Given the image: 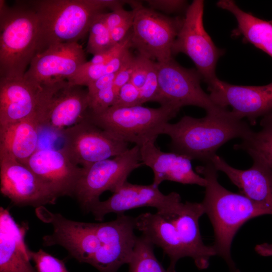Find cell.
Wrapping results in <instances>:
<instances>
[{
	"mask_svg": "<svg viewBox=\"0 0 272 272\" xmlns=\"http://www.w3.org/2000/svg\"><path fill=\"white\" fill-rule=\"evenodd\" d=\"M196 172L207 181L201 203L213 228L216 255L227 264L230 272H240L232 259L231 248L234 237L249 220L264 215H271L265 208L241 193L232 192L218 181V170L211 162L197 166Z\"/></svg>",
	"mask_w": 272,
	"mask_h": 272,
	"instance_id": "1",
	"label": "cell"
},
{
	"mask_svg": "<svg viewBox=\"0 0 272 272\" xmlns=\"http://www.w3.org/2000/svg\"><path fill=\"white\" fill-rule=\"evenodd\" d=\"M252 130L232 111L207 113L200 118L185 115L175 123H166L162 134L171 138L170 149L190 160L211 162L217 150L235 138H246Z\"/></svg>",
	"mask_w": 272,
	"mask_h": 272,
	"instance_id": "2",
	"label": "cell"
},
{
	"mask_svg": "<svg viewBox=\"0 0 272 272\" xmlns=\"http://www.w3.org/2000/svg\"><path fill=\"white\" fill-rule=\"evenodd\" d=\"M38 18L36 54L58 43L78 42L103 10L123 8L125 1L32 0L27 1Z\"/></svg>",
	"mask_w": 272,
	"mask_h": 272,
	"instance_id": "3",
	"label": "cell"
},
{
	"mask_svg": "<svg viewBox=\"0 0 272 272\" xmlns=\"http://www.w3.org/2000/svg\"><path fill=\"white\" fill-rule=\"evenodd\" d=\"M0 78L24 77L36 55V14L27 1L9 7L0 1Z\"/></svg>",
	"mask_w": 272,
	"mask_h": 272,
	"instance_id": "4",
	"label": "cell"
},
{
	"mask_svg": "<svg viewBox=\"0 0 272 272\" xmlns=\"http://www.w3.org/2000/svg\"><path fill=\"white\" fill-rule=\"evenodd\" d=\"M179 110L168 106L157 108L137 105L111 106L99 113L87 112L85 118L118 139L139 147L156 140L164 126Z\"/></svg>",
	"mask_w": 272,
	"mask_h": 272,
	"instance_id": "5",
	"label": "cell"
},
{
	"mask_svg": "<svg viewBox=\"0 0 272 272\" xmlns=\"http://www.w3.org/2000/svg\"><path fill=\"white\" fill-rule=\"evenodd\" d=\"M143 164L140 148L135 145L123 153L95 162L83 168L84 172L77 185L74 197L85 212L100 201L105 191L114 192L127 181L129 174Z\"/></svg>",
	"mask_w": 272,
	"mask_h": 272,
	"instance_id": "6",
	"label": "cell"
},
{
	"mask_svg": "<svg viewBox=\"0 0 272 272\" xmlns=\"http://www.w3.org/2000/svg\"><path fill=\"white\" fill-rule=\"evenodd\" d=\"M132 10L134 17L130 31L132 47L140 54L158 62L172 58L173 45L183 18L168 17L144 7L141 2Z\"/></svg>",
	"mask_w": 272,
	"mask_h": 272,
	"instance_id": "7",
	"label": "cell"
},
{
	"mask_svg": "<svg viewBox=\"0 0 272 272\" xmlns=\"http://www.w3.org/2000/svg\"><path fill=\"white\" fill-rule=\"evenodd\" d=\"M203 9L202 0H194L188 6L172 52L173 55L179 53L187 55L208 84L217 78L216 65L224 51L216 47L204 28Z\"/></svg>",
	"mask_w": 272,
	"mask_h": 272,
	"instance_id": "8",
	"label": "cell"
},
{
	"mask_svg": "<svg viewBox=\"0 0 272 272\" xmlns=\"http://www.w3.org/2000/svg\"><path fill=\"white\" fill-rule=\"evenodd\" d=\"M156 65L160 89L158 102L161 106L180 110L183 106L192 105L204 109L207 113H219L227 109L216 105L209 94L202 90V77L197 71L184 68L173 58L156 62Z\"/></svg>",
	"mask_w": 272,
	"mask_h": 272,
	"instance_id": "9",
	"label": "cell"
},
{
	"mask_svg": "<svg viewBox=\"0 0 272 272\" xmlns=\"http://www.w3.org/2000/svg\"><path fill=\"white\" fill-rule=\"evenodd\" d=\"M62 150L76 165L85 168L126 152L129 143L121 141L84 118L60 131Z\"/></svg>",
	"mask_w": 272,
	"mask_h": 272,
	"instance_id": "10",
	"label": "cell"
},
{
	"mask_svg": "<svg viewBox=\"0 0 272 272\" xmlns=\"http://www.w3.org/2000/svg\"><path fill=\"white\" fill-rule=\"evenodd\" d=\"M35 212L42 222L53 227L52 234L42 238L44 246L60 245L79 262L90 264L100 246L96 223L69 220L44 206L35 208Z\"/></svg>",
	"mask_w": 272,
	"mask_h": 272,
	"instance_id": "11",
	"label": "cell"
},
{
	"mask_svg": "<svg viewBox=\"0 0 272 272\" xmlns=\"http://www.w3.org/2000/svg\"><path fill=\"white\" fill-rule=\"evenodd\" d=\"M135 229V217L124 214L113 221L96 223L100 247L90 264L99 272H118L130 259L138 237Z\"/></svg>",
	"mask_w": 272,
	"mask_h": 272,
	"instance_id": "12",
	"label": "cell"
},
{
	"mask_svg": "<svg viewBox=\"0 0 272 272\" xmlns=\"http://www.w3.org/2000/svg\"><path fill=\"white\" fill-rule=\"evenodd\" d=\"M0 179L2 194L17 206L54 205L58 197L26 165L2 153Z\"/></svg>",
	"mask_w": 272,
	"mask_h": 272,
	"instance_id": "13",
	"label": "cell"
},
{
	"mask_svg": "<svg viewBox=\"0 0 272 272\" xmlns=\"http://www.w3.org/2000/svg\"><path fill=\"white\" fill-rule=\"evenodd\" d=\"M212 101L217 106H228L239 118L246 117L254 125L257 119L272 113V82L261 86H239L218 78L208 84Z\"/></svg>",
	"mask_w": 272,
	"mask_h": 272,
	"instance_id": "14",
	"label": "cell"
},
{
	"mask_svg": "<svg viewBox=\"0 0 272 272\" xmlns=\"http://www.w3.org/2000/svg\"><path fill=\"white\" fill-rule=\"evenodd\" d=\"M53 84L40 85L24 77L0 78V126L40 117Z\"/></svg>",
	"mask_w": 272,
	"mask_h": 272,
	"instance_id": "15",
	"label": "cell"
},
{
	"mask_svg": "<svg viewBox=\"0 0 272 272\" xmlns=\"http://www.w3.org/2000/svg\"><path fill=\"white\" fill-rule=\"evenodd\" d=\"M87 61L78 42L56 44L33 57L24 78L43 85L68 81Z\"/></svg>",
	"mask_w": 272,
	"mask_h": 272,
	"instance_id": "16",
	"label": "cell"
},
{
	"mask_svg": "<svg viewBox=\"0 0 272 272\" xmlns=\"http://www.w3.org/2000/svg\"><path fill=\"white\" fill-rule=\"evenodd\" d=\"M180 200L181 198L179 193L172 192L164 194L153 183L139 185L126 181L107 200H100L94 205L90 212L96 220L102 221L109 213L122 214L126 211L140 207H153L157 212L163 213Z\"/></svg>",
	"mask_w": 272,
	"mask_h": 272,
	"instance_id": "17",
	"label": "cell"
},
{
	"mask_svg": "<svg viewBox=\"0 0 272 272\" xmlns=\"http://www.w3.org/2000/svg\"><path fill=\"white\" fill-rule=\"evenodd\" d=\"M89 105L88 90L81 86L71 85L67 81L57 82L53 86L42 111V126L47 125L60 132L82 121Z\"/></svg>",
	"mask_w": 272,
	"mask_h": 272,
	"instance_id": "18",
	"label": "cell"
},
{
	"mask_svg": "<svg viewBox=\"0 0 272 272\" xmlns=\"http://www.w3.org/2000/svg\"><path fill=\"white\" fill-rule=\"evenodd\" d=\"M59 197L74 196L84 168L75 164L61 149L37 150L24 164Z\"/></svg>",
	"mask_w": 272,
	"mask_h": 272,
	"instance_id": "19",
	"label": "cell"
},
{
	"mask_svg": "<svg viewBox=\"0 0 272 272\" xmlns=\"http://www.w3.org/2000/svg\"><path fill=\"white\" fill-rule=\"evenodd\" d=\"M155 143V141H150L140 147L143 164L154 173L153 184L159 187L168 180L205 187L206 180L193 170L189 158L173 152H163Z\"/></svg>",
	"mask_w": 272,
	"mask_h": 272,
	"instance_id": "20",
	"label": "cell"
},
{
	"mask_svg": "<svg viewBox=\"0 0 272 272\" xmlns=\"http://www.w3.org/2000/svg\"><path fill=\"white\" fill-rule=\"evenodd\" d=\"M27 223L18 224L7 209L0 208V272H37L25 242Z\"/></svg>",
	"mask_w": 272,
	"mask_h": 272,
	"instance_id": "21",
	"label": "cell"
},
{
	"mask_svg": "<svg viewBox=\"0 0 272 272\" xmlns=\"http://www.w3.org/2000/svg\"><path fill=\"white\" fill-rule=\"evenodd\" d=\"M211 162L218 171L227 176L240 193L267 209L272 215V173L266 166L253 161L249 169H238L217 154Z\"/></svg>",
	"mask_w": 272,
	"mask_h": 272,
	"instance_id": "22",
	"label": "cell"
},
{
	"mask_svg": "<svg viewBox=\"0 0 272 272\" xmlns=\"http://www.w3.org/2000/svg\"><path fill=\"white\" fill-rule=\"evenodd\" d=\"M41 126L39 115L1 125L0 153L25 164L37 150Z\"/></svg>",
	"mask_w": 272,
	"mask_h": 272,
	"instance_id": "23",
	"label": "cell"
},
{
	"mask_svg": "<svg viewBox=\"0 0 272 272\" xmlns=\"http://www.w3.org/2000/svg\"><path fill=\"white\" fill-rule=\"evenodd\" d=\"M135 219V229L153 244L160 247L170 259L168 269L176 272L175 266L181 258L186 257L184 250L177 240L171 221L156 212L143 213Z\"/></svg>",
	"mask_w": 272,
	"mask_h": 272,
	"instance_id": "24",
	"label": "cell"
},
{
	"mask_svg": "<svg viewBox=\"0 0 272 272\" xmlns=\"http://www.w3.org/2000/svg\"><path fill=\"white\" fill-rule=\"evenodd\" d=\"M218 7L230 12L236 18L237 27L233 36L242 35L248 42L272 57V21L259 19L251 13L244 12L231 0H221Z\"/></svg>",
	"mask_w": 272,
	"mask_h": 272,
	"instance_id": "25",
	"label": "cell"
},
{
	"mask_svg": "<svg viewBox=\"0 0 272 272\" xmlns=\"http://www.w3.org/2000/svg\"><path fill=\"white\" fill-rule=\"evenodd\" d=\"M260 125V130H252L234 148L246 152L253 161L264 165L272 173V113L263 116Z\"/></svg>",
	"mask_w": 272,
	"mask_h": 272,
	"instance_id": "26",
	"label": "cell"
},
{
	"mask_svg": "<svg viewBox=\"0 0 272 272\" xmlns=\"http://www.w3.org/2000/svg\"><path fill=\"white\" fill-rule=\"evenodd\" d=\"M131 53L127 50L109 61L100 64H91L87 61L75 76L67 81L71 85L86 86L97 79L117 73Z\"/></svg>",
	"mask_w": 272,
	"mask_h": 272,
	"instance_id": "27",
	"label": "cell"
},
{
	"mask_svg": "<svg viewBox=\"0 0 272 272\" xmlns=\"http://www.w3.org/2000/svg\"><path fill=\"white\" fill-rule=\"evenodd\" d=\"M154 244L145 236L137 237L128 272H172L165 269L154 252Z\"/></svg>",
	"mask_w": 272,
	"mask_h": 272,
	"instance_id": "28",
	"label": "cell"
},
{
	"mask_svg": "<svg viewBox=\"0 0 272 272\" xmlns=\"http://www.w3.org/2000/svg\"><path fill=\"white\" fill-rule=\"evenodd\" d=\"M102 14L101 13L96 17L89 30L87 51L93 55L105 51L114 45Z\"/></svg>",
	"mask_w": 272,
	"mask_h": 272,
	"instance_id": "29",
	"label": "cell"
},
{
	"mask_svg": "<svg viewBox=\"0 0 272 272\" xmlns=\"http://www.w3.org/2000/svg\"><path fill=\"white\" fill-rule=\"evenodd\" d=\"M29 256L35 263L37 272H69L63 261L42 249L37 251L29 249Z\"/></svg>",
	"mask_w": 272,
	"mask_h": 272,
	"instance_id": "30",
	"label": "cell"
},
{
	"mask_svg": "<svg viewBox=\"0 0 272 272\" xmlns=\"http://www.w3.org/2000/svg\"><path fill=\"white\" fill-rule=\"evenodd\" d=\"M142 104L149 101H158L160 89L156 62L149 60L145 83L140 89Z\"/></svg>",
	"mask_w": 272,
	"mask_h": 272,
	"instance_id": "31",
	"label": "cell"
},
{
	"mask_svg": "<svg viewBox=\"0 0 272 272\" xmlns=\"http://www.w3.org/2000/svg\"><path fill=\"white\" fill-rule=\"evenodd\" d=\"M117 94L113 86L89 96V111L94 113H101L115 103Z\"/></svg>",
	"mask_w": 272,
	"mask_h": 272,
	"instance_id": "32",
	"label": "cell"
},
{
	"mask_svg": "<svg viewBox=\"0 0 272 272\" xmlns=\"http://www.w3.org/2000/svg\"><path fill=\"white\" fill-rule=\"evenodd\" d=\"M137 105H142L140 89L129 82L120 89L112 106L131 107Z\"/></svg>",
	"mask_w": 272,
	"mask_h": 272,
	"instance_id": "33",
	"label": "cell"
},
{
	"mask_svg": "<svg viewBox=\"0 0 272 272\" xmlns=\"http://www.w3.org/2000/svg\"><path fill=\"white\" fill-rule=\"evenodd\" d=\"M137 62L136 56L131 53L116 73L113 87L118 95L120 89L130 82L134 70Z\"/></svg>",
	"mask_w": 272,
	"mask_h": 272,
	"instance_id": "34",
	"label": "cell"
},
{
	"mask_svg": "<svg viewBox=\"0 0 272 272\" xmlns=\"http://www.w3.org/2000/svg\"><path fill=\"white\" fill-rule=\"evenodd\" d=\"M102 18L109 31L124 23L133 19V10L126 11L123 8L118 9L110 13H102Z\"/></svg>",
	"mask_w": 272,
	"mask_h": 272,
	"instance_id": "35",
	"label": "cell"
},
{
	"mask_svg": "<svg viewBox=\"0 0 272 272\" xmlns=\"http://www.w3.org/2000/svg\"><path fill=\"white\" fill-rule=\"evenodd\" d=\"M136 65L130 82L140 89L144 85L146 79L149 59L140 54L136 56Z\"/></svg>",
	"mask_w": 272,
	"mask_h": 272,
	"instance_id": "36",
	"label": "cell"
},
{
	"mask_svg": "<svg viewBox=\"0 0 272 272\" xmlns=\"http://www.w3.org/2000/svg\"><path fill=\"white\" fill-rule=\"evenodd\" d=\"M151 9L165 13H174L183 9L186 1L181 0H148L146 1Z\"/></svg>",
	"mask_w": 272,
	"mask_h": 272,
	"instance_id": "37",
	"label": "cell"
},
{
	"mask_svg": "<svg viewBox=\"0 0 272 272\" xmlns=\"http://www.w3.org/2000/svg\"><path fill=\"white\" fill-rule=\"evenodd\" d=\"M116 73L103 76L91 82L87 86L89 96L92 95L99 91L113 86Z\"/></svg>",
	"mask_w": 272,
	"mask_h": 272,
	"instance_id": "38",
	"label": "cell"
},
{
	"mask_svg": "<svg viewBox=\"0 0 272 272\" xmlns=\"http://www.w3.org/2000/svg\"><path fill=\"white\" fill-rule=\"evenodd\" d=\"M133 19L130 20L110 31V37L114 45L120 42L126 37L129 32V30L131 29Z\"/></svg>",
	"mask_w": 272,
	"mask_h": 272,
	"instance_id": "39",
	"label": "cell"
},
{
	"mask_svg": "<svg viewBox=\"0 0 272 272\" xmlns=\"http://www.w3.org/2000/svg\"><path fill=\"white\" fill-rule=\"evenodd\" d=\"M255 250L261 256L272 257V243H263L258 244L255 246Z\"/></svg>",
	"mask_w": 272,
	"mask_h": 272,
	"instance_id": "40",
	"label": "cell"
}]
</instances>
